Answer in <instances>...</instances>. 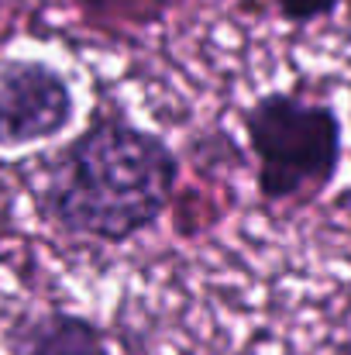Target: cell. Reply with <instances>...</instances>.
I'll list each match as a JSON object with an SVG mask.
<instances>
[{
    "instance_id": "obj_1",
    "label": "cell",
    "mask_w": 351,
    "mask_h": 355,
    "mask_svg": "<svg viewBox=\"0 0 351 355\" xmlns=\"http://www.w3.org/2000/svg\"><path fill=\"white\" fill-rule=\"evenodd\" d=\"M179 176L183 162L165 135L107 111L48 159L38 211L66 235L124 245L165 218Z\"/></svg>"
},
{
    "instance_id": "obj_2",
    "label": "cell",
    "mask_w": 351,
    "mask_h": 355,
    "mask_svg": "<svg viewBox=\"0 0 351 355\" xmlns=\"http://www.w3.org/2000/svg\"><path fill=\"white\" fill-rule=\"evenodd\" d=\"M241 128L265 204H314L334 187L345 162V124L334 104L269 90L244 107Z\"/></svg>"
},
{
    "instance_id": "obj_3",
    "label": "cell",
    "mask_w": 351,
    "mask_h": 355,
    "mask_svg": "<svg viewBox=\"0 0 351 355\" xmlns=\"http://www.w3.org/2000/svg\"><path fill=\"white\" fill-rule=\"evenodd\" d=\"M80 114L73 80L48 59H0V152H21L62 138Z\"/></svg>"
},
{
    "instance_id": "obj_4",
    "label": "cell",
    "mask_w": 351,
    "mask_h": 355,
    "mask_svg": "<svg viewBox=\"0 0 351 355\" xmlns=\"http://www.w3.org/2000/svg\"><path fill=\"white\" fill-rule=\"evenodd\" d=\"M10 355H107V331L76 311H24L7 328Z\"/></svg>"
},
{
    "instance_id": "obj_5",
    "label": "cell",
    "mask_w": 351,
    "mask_h": 355,
    "mask_svg": "<svg viewBox=\"0 0 351 355\" xmlns=\"http://www.w3.org/2000/svg\"><path fill=\"white\" fill-rule=\"evenodd\" d=\"M87 21L100 28H152L176 0H69Z\"/></svg>"
},
{
    "instance_id": "obj_6",
    "label": "cell",
    "mask_w": 351,
    "mask_h": 355,
    "mask_svg": "<svg viewBox=\"0 0 351 355\" xmlns=\"http://www.w3.org/2000/svg\"><path fill=\"white\" fill-rule=\"evenodd\" d=\"M345 0H272L276 14L293 24V28H307V24H317V21H327L341 10Z\"/></svg>"
}]
</instances>
